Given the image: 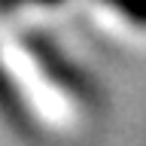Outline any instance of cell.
<instances>
[{"mask_svg": "<svg viewBox=\"0 0 146 146\" xmlns=\"http://www.w3.org/2000/svg\"><path fill=\"white\" fill-rule=\"evenodd\" d=\"M3 6H15V3H58V0H0Z\"/></svg>", "mask_w": 146, "mask_h": 146, "instance_id": "1", "label": "cell"}]
</instances>
